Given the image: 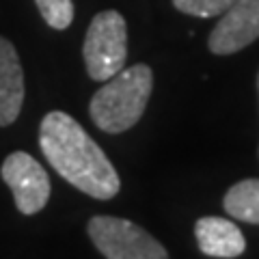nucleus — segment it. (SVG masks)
<instances>
[{
	"mask_svg": "<svg viewBox=\"0 0 259 259\" xmlns=\"http://www.w3.org/2000/svg\"><path fill=\"white\" fill-rule=\"evenodd\" d=\"M82 56L91 80L106 82L125 67L127 59V26L119 11H102L87 28Z\"/></svg>",
	"mask_w": 259,
	"mask_h": 259,
	"instance_id": "obj_3",
	"label": "nucleus"
},
{
	"mask_svg": "<svg viewBox=\"0 0 259 259\" xmlns=\"http://www.w3.org/2000/svg\"><path fill=\"white\" fill-rule=\"evenodd\" d=\"M153 89V71L149 65L123 67L106 84L97 89L89 104L93 123L108 134H121L134 127L147 108Z\"/></svg>",
	"mask_w": 259,
	"mask_h": 259,
	"instance_id": "obj_2",
	"label": "nucleus"
},
{
	"mask_svg": "<svg viewBox=\"0 0 259 259\" xmlns=\"http://www.w3.org/2000/svg\"><path fill=\"white\" fill-rule=\"evenodd\" d=\"M39 147L65 182L93 199H112L121 188L119 173L87 130L63 110H52L39 125Z\"/></svg>",
	"mask_w": 259,
	"mask_h": 259,
	"instance_id": "obj_1",
	"label": "nucleus"
},
{
	"mask_svg": "<svg viewBox=\"0 0 259 259\" xmlns=\"http://www.w3.org/2000/svg\"><path fill=\"white\" fill-rule=\"evenodd\" d=\"M46 24L54 30H65L74 22V3L71 0H35Z\"/></svg>",
	"mask_w": 259,
	"mask_h": 259,
	"instance_id": "obj_10",
	"label": "nucleus"
},
{
	"mask_svg": "<svg viewBox=\"0 0 259 259\" xmlns=\"http://www.w3.org/2000/svg\"><path fill=\"white\" fill-rule=\"evenodd\" d=\"M225 212L250 225H259V180H242L233 184L223 201Z\"/></svg>",
	"mask_w": 259,
	"mask_h": 259,
	"instance_id": "obj_9",
	"label": "nucleus"
},
{
	"mask_svg": "<svg viewBox=\"0 0 259 259\" xmlns=\"http://www.w3.org/2000/svg\"><path fill=\"white\" fill-rule=\"evenodd\" d=\"M24 104V71L15 46L0 37V127L20 117Z\"/></svg>",
	"mask_w": 259,
	"mask_h": 259,
	"instance_id": "obj_8",
	"label": "nucleus"
},
{
	"mask_svg": "<svg viewBox=\"0 0 259 259\" xmlns=\"http://www.w3.org/2000/svg\"><path fill=\"white\" fill-rule=\"evenodd\" d=\"M89 238L106 259H168L166 248L132 221L117 216H93Z\"/></svg>",
	"mask_w": 259,
	"mask_h": 259,
	"instance_id": "obj_4",
	"label": "nucleus"
},
{
	"mask_svg": "<svg viewBox=\"0 0 259 259\" xmlns=\"http://www.w3.org/2000/svg\"><path fill=\"white\" fill-rule=\"evenodd\" d=\"M257 91H259V74H257Z\"/></svg>",
	"mask_w": 259,
	"mask_h": 259,
	"instance_id": "obj_12",
	"label": "nucleus"
},
{
	"mask_svg": "<svg viewBox=\"0 0 259 259\" xmlns=\"http://www.w3.org/2000/svg\"><path fill=\"white\" fill-rule=\"evenodd\" d=\"M236 0H173V7L192 18H216L223 15Z\"/></svg>",
	"mask_w": 259,
	"mask_h": 259,
	"instance_id": "obj_11",
	"label": "nucleus"
},
{
	"mask_svg": "<svg viewBox=\"0 0 259 259\" xmlns=\"http://www.w3.org/2000/svg\"><path fill=\"white\" fill-rule=\"evenodd\" d=\"M194 238H197L199 250L207 257L233 259L246 250L244 233L229 218L203 216L194 225Z\"/></svg>",
	"mask_w": 259,
	"mask_h": 259,
	"instance_id": "obj_7",
	"label": "nucleus"
},
{
	"mask_svg": "<svg viewBox=\"0 0 259 259\" xmlns=\"http://www.w3.org/2000/svg\"><path fill=\"white\" fill-rule=\"evenodd\" d=\"M5 184L13 192V201L18 212L24 216H32L41 212L50 199V177L46 168L26 151H13L5 158L0 166Z\"/></svg>",
	"mask_w": 259,
	"mask_h": 259,
	"instance_id": "obj_5",
	"label": "nucleus"
},
{
	"mask_svg": "<svg viewBox=\"0 0 259 259\" xmlns=\"http://www.w3.org/2000/svg\"><path fill=\"white\" fill-rule=\"evenodd\" d=\"M259 39V0H236L209 32L207 48L212 54L227 56L244 50Z\"/></svg>",
	"mask_w": 259,
	"mask_h": 259,
	"instance_id": "obj_6",
	"label": "nucleus"
}]
</instances>
